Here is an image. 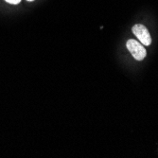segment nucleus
<instances>
[{
	"instance_id": "nucleus-1",
	"label": "nucleus",
	"mask_w": 158,
	"mask_h": 158,
	"mask_svg": "<svg viewBox=\"0 0 158 158\" xmlns=\"http://www.w3.org/2000/svg\"><path fill=\"white\" fill-rule=\"evenodd\" d=\"M126 47L130 53L133 55V57L137 61H142L147 55V51L141 43L137 42L136 40L130 39L126 43Z\"/></svg>"
},
{
	"instance_id": "nucleus-2",
	"label": "nucleus",
	"mask_w": 158,
	"mask_h": 158,
	"mask_svg": "<svg viewBox=\"0 0 158 158\" xmlns=\"http://www.w3.org/2000/svg\"><path fill=\"white\" fill-rule=\"evenodd\" d=\"M133 33L140 41L143 46H150L152 43V36L148 31V28L141 24H136L132 28Z\"/></svg>"
},
{
	"instance_id": "nucleus-3",
	"label": "nucleus",
	"mask_w": 158,
	"mask_h": 158,
	"mask_svg": "<svg viewBox=\"0 0 158 158\" xmlns=\"http://www.w3.org/2000/svg\"><path fill=\"white\" fill-rule=\"evenodd\" d=\"M5 1L12 5H17L21 2V0H5Z\"/></svg>"
},
{
	"instance_id": "nucleus-4",
	"label": "nucleus",
	"mask_w": 158,
	"mask_h": 158,
	"mask_svg": "<svg viewBox=\"0 0 158 158\" xmlns=\"http://www.w3.org/2000/svg\"><path fill=\"white\" fill-rule=\"evenodd\" d=\"M27 1H30V2H31V1H34V0H27Z\"/></svg>"
}]
</instances>
